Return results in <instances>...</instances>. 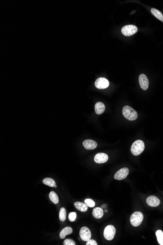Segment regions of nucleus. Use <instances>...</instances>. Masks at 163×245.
<instances>
[{
    "mask_svg": "<svg viewBox=\"0 0 163 245\" xmlns=\"http://www.w3.org/2000/svg\"><path fill=\"white\" fill-rule=\"evenodd\" d=\"M122 114L126 119L131 121L136 120L138 117L137 112L129 106H125L123 108Z\"/></svg>",
    "mask_w": 163,
    "mask_h": 245,
    "instance_id": "nucleus-1",
    "label": "nucleus"
},
{
    "mask_svg": "<svg viewBox=\"0 0 163 245\" xmlns=\"http://www.w3.org/2000/svg\"><path fill=\"white\" fill-rule=\"evenodd\" d=\"M145 149V143L142 140H137L134 142L131 147V152L134 156L141 154Z\"/></svg>",
    "mask_w": 163,
    "mask_h": 245,
    "instance_id": "nucleus-2",
    "label": "nucleus"
},
{
    "mask_svg": "<svg viewBox=\"0 0 163 245\" xmlns=\"http://www.w3.org/2000/svg\"><path fill=\"white\" fill-rule=\"evenodd\" d=\"M144 219L143 214L140 212L136 211L131 215L130 218L131 224L134 227H138L141 224Z\"/></svg>",
    "mask_w": 163,
    "mask_h": 245,
    "instance_id": "nucleus-3",
    "label": "nucleus"
},
{
    "mask_svg": "<svg viewBox=\"0 0 163 245\" xmlns=\"http://www.w3.org/2000/svg\"><path fill=\"white\" fill-rule=\"evenodd\" d=\"M138 31V28L136 26L132 25H125L121 29V32L124 35L130 36L135 34Z\"/></svg>",
    "mask_w": 163,
    "mask_h": 245,
    "instance_id": "nucleus-4",
    "label": "nucleus"
},
{
    "mask_svg": "<svg viewBox=\"0 0 163 245\" xmlns=\"http://www.w3.org/2000/svg\"><path fill=\"white\" fill-rule=\"evenodd\" d=\"M116 229L112 225L107 226L104 232V237L108 241L112 240L115 234Z\"/></svg>",
    "mask_w": 163,
    "mask_h": 245,
    "instance_id": "nucleus-5",
    "label": "nucleus"
},
{
    "mask_svg": "<svg viewBox=\"0 0 163 245\" xmlns=\"http://www.w3.org/2000/svg\"><path fill=\"white\" fill-rule=\"evenodd\" d=\"M110 85L108 80L104 77H100L97 79L95 82V86L99 89H105L107 88Z\"/></svg>",
    "mask_w": 163,
    "mask_h": 245,
    "instance_id": "nucleus-6",
    "label": "nucleus"
},
{
    "mask_svg": "<svg viewBox=\"0 0 163 245\" xmlns=\"http://www.w3.org/2000/svg\"><path fill=\"white\" fill-rule=\"evenodd\" d=\"M80 236L82 240L84 241H88L91 239V231L89 229L86 227H83L80 229Z\"/></svg>",
    "mask_w": 163,
    "mask_h": 245,
    "instance_id": "nucleus-7",
    "label": "nucleus"
},
{
    "mask_svg": "<svg viewBox=\"0 0 163 245\" xmlns=\"http://www.w3.org/2000/svg\"><path fill=\"white\" fill-rule=\"evenodd\" d=\"M129 173V169L126 167L121 168L114 175V179L117 180H123L128 176Z\"/></svg>",
    "mask_w": 163,
    "mask_h": 245,
    "instance_id": "nucleus-8",
    "label": "nucleus"
},
{
    "mask_svg": "<svg viewBox=\"0 0 163 245\" xmlns=\"http://www.w3.org/2000/svg\"><path fill=\"white\" fill-rule=\"evenodd\" d=\"M139 82L141 88L144 91H146L149 86V81L145 74H141L139 76Z\"/></svg>",
    "mask_w": 163,
    "mask_h": 245,
    "instance_id": "nucleus-9",
    "label": "nucleus"
},
{
    "mask_svg": "<svg viewBox=\"0 0 163 245\" xmlns=\"http://www.w3.org/2000/svg\"><path fill=\"white\" fill-rule=\"evenodd\" d=\"M94 160L97 163H105L108 160V157L105 153H98L95 155Z\"/></svg>",
    "mask_w": 163,
    "mask_h": 245,
    "instance_id": "nucleus-10",
    "label": "nucleus"
},
{
    "mask_svg": "<svg viewBox=\"0 0 163 245\" xmlns=\"http://www.w3.org/2000/svg\"><path fill=\"white\" fill-rule=\"evenodd\" d=\"M147 203L150 207H156L160 205V201L156 196H150L147 198Z\"/></svg>",
    "mask_w": 163,
    "mask_h": 245,
    "instance_id": "nucleus-11",
    "label": "nucleus"
},
{
    "mask_svg": "<svg viewBox=\"0 0 163 245\" xmlns=\"http://www.w3.org/2000/svg\"><path fill=\"white\" fill-rule=\"evenodd\" d=\"M83 145L87 150H93L97 146V143L93 140H86L83 141Z\"/></svg>",
    "mask_w": 163,
    "mask_h": 245,
    "instance_id": "nucleus-12",
    "label": "nucleus"
},
{
    "mask_svg": "<svg viewBox=\"0 0 163 245\" xmlns=\"http://www.w3.org/2000/svg\"><path fill=\"white\" fill-rule=\"evenodd\" d=\"M105 106L101 102H97L95 105V111L97 114H101L105 111Z\"/></svg>",
    "mask_w": 163,
    "mask_h": 245,
    "instance_id": "nucleus-13",
    "label": "nucleus"
},
{
    "mask_svg": "<svg viewBox=\"0 0 163 245\" xmlns=\"http://www.w3.org/2000/svg\"><path fill=\"white\" fill-rule=\"evenodd\" d=\"M92 215L95 218L101 219L104 215V211L101 208H95L93 210Z\"/></svg>",
    "mask_w": 163,
    "mask_h": 245,
    "instance_id": "nucleus-14",
    "label": "nucleus"
},
{
    "mask_svg": "<svg viewBox=\"0 0 163 245\" xmlns=\"http://www.w3.org/2000/svg\"><path fill=\"white\" fill-rule=\"evenodd\" d=\"M74 205L77 210L81 212L84 213L88 210V206L86 205V203L82 202H76L74 203Z\"/></svg>",
    "mask_w": 163,
    "mask_h": 245,
    "instance_id": "nucleus-15",
    "label": "nucleus"
},
{
    "mask_svg": "<svg viewBox=\"0 0 163 245\" xmlns=\"http://www.w3.org/2000/svg\"><path fill=\"white\" fill-rule=\"evenodd\" d=\"M73 230L72 228L69 227H65L61 230L60 233V237L61 239H64L65 236L68 235L70 234L72 232Z\"/></svg>",
    "mask_w": 163,
    "mask_h": 245,
    "instance_id": "nucleus-16",
    "label": "nucleus"
},
{
    "mask_svg": "<svg viewBox=\"0 0 163 245\" xmlns=\"http://www.w3.org/2000/svg\"><path fill=\"white\" fill-rule=\"evenodd\" d=\"M151 12L156 18L163 22V14L162 13V12H160V11H158V9L154 8H151Z\"/></svg>",
    "mask_w": 163,
    "mask_h": 245,
    "instance_id": "nucleus-17",
    "label": "nucleus"
},
{
    "mask_svg": "<svg viewBox=\"0 0 163 245\" xmlns=\"http://www.w3.org/2000/svg\"><path fill=\"white\" fill-rule=\"evenodd\" d=\"M43 183L44 184L51 186V187H55V186H56L55 181L50 178H46L44 179L43 180Z\"/></svg>",
    "mask_w": 163,
    "mask_h": 245,
    "instance_id": "nucleus-18",
    "label": "nucleus"
},
{
    "mask_svg": "<svg viewBox=\"0 0 163 245\" xmlns=\"http://www.w3.org/2000/svg\"><path fill=\"white\" fill-rule=\"evenodd\" d=\"M49 198L51 201L55 204H57L59 203V198L56 193L55 192L51 191L49 194Z\"/></svg>",
    "mask_w": 163,
    "mask_h": 245,
    "instance_id": "nucleus-19",
    "label": "nucleus"
},
{
    "mask_svg": "<svg viewBox=\"0 0 163 245\" xmlns=\"http://www.w3.org/2000/svg\"><path fill=\"white\" fill-rule=\"evenodd\" d=\"M156 235L159 244L163 245V232L161 230H158L156 232Z\"/></svg>",
    "mask_w": 163,
    "mask_h": 245,
    "instance_id": "nucleus-20",
    "label": "nucleus"
},
{
    "mask_svg": "<svg viewBox=\"0 0 163 245\" xmlns=\"http://www.w3.org/2000/svg\"><path fill=\"white\" fill-rule=\"evenodd\" d=\"M59 219L61 221L64 222L66 219V210L64 208L60 209L59 213Z\"/></svg>",
    "mask_w": 163,
    "mask_h": 245,
    "instance_id": "nucleus-21",
    "label": "nucleus"
},
{
    "mask_svg": "<svg viewBox=\"0 0 163 245\" xmlns=\"http://www.w3.org/2000/svg\"><path fill=\"white\" fill-rule=\"evenodd\" d=\"M85 203L88 207L89 208H93L95 205L94 201L91 199H86L85 200Z\"/></svg>",
    "mask_w": 163,
    "mask_h": 245,
    "instance_id": "nucleus-22",
    "label": "nucleus"
},
{
    "mask_svg": "<svg viewBox=\"0 0 163 245\" xmlns=\"http://www.w3.org/2000/svg\"><path fill=\"white\" fill-rule=\"evenodd\" d=\"M76 217H77L76 213H75V212H72V213H70V214H69L68 219H69L70 221L72 222H74L76 220Z\"/></svg>",
    "mask_w": 163,
    "mask_h": 245,
    "instance_id": "nucleus-23",
    "label": "nucleus"
},
{
    "mask_svg": "<svg viewBox=\"0 0 163 245\" xmlns=\"http://www.w3.org/2000/svg\"><path fill=\"white\" fill-rule=\"evenodd\" d=\"M64 245H75L74 241L70 239H65L64 242Z\"/></svg>",
    "mask_w": 163,
    "mask_h": 245,
    "instance_id": "nucleus-24",
    "label": "nucleus"
},
{
    "mask_svg": "<svg viewBox=\"0 0 163 245\" xmlns=\"http://www.w3.org/2000/svg\"><path fill=\"white\" fill-rule=\"evenodd\" d=\"M86 245H97V242L95 241L93 239H89V240H88L86 242Z\"/></svg>",
    "mask_w": 163,
    "mask_h": 245,
    "instance_id": "nucleus-25",
    "label": "nucleus"
},
{
    "mask_svg": "<svg viewBox=\"0 0 163 245\" xmlns=\"http://www.w3.org/2000/svg\"><path fill=\"white\" fill-rule=\"evenodd\" d=\"M107 205L106 204H104V205H103L102 206H101V208H102V209H105L106 208H107Z\"/></svg>",
    "mask_w": 163,
    "mask_h": 245,
    "instance_id": "nucleus-26",
    "label": "nucleus"
},
{
    "mask_svg": "<svg viewBox=\"0 0 163 245\" xmlns=\"http://www.w3.org/2000/svg\"><path fill=\"white\" fill-rule=\"evenodd\" d=\"M105 213H107V210H105Z\"/></svg>",
    "mask_w": 163,
    "mask_h": 245,
    "instance_id": "nucleus-27",
    "label": "nucleus"
},
{
    "mask_svg": "<svg viewBox=\"0 0 163 245\" xmlns=\"http://www.w3.org/2000/svg\"><path fill=\"white\" fill-rule=\"evenodd\" d=\"M55 187V188H56V187H57V186H55V187Z\"/></svg>",
    "mask_w": 163,
    "mask_h": 245,
    "instance_id": "nucleus-28",
    "label": "nucleus"
}]
</instances>
